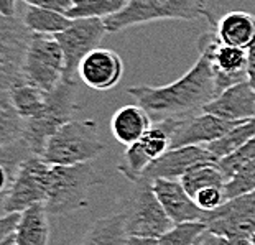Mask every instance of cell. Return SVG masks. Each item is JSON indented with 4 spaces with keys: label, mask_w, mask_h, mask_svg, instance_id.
I'll use <instances>...</instances> for the list:
<instances>
[{
    "label": "cell",
    "mask_w": 255,
    "mask_h": 245,
    "mask_svg": "<svg viewBox=\"0 0 255 245\" xmlns=\"http://www.w3.org/2000/svg\"><path fill=\"white\" fill-rule=\"evenodd\" d=\"M31 31L23 20L15 17H2L0 26V83L2 91L23 83V61L28 48Z\"/></svg>",
    "instance_id": "obj_10"
},
{
    "label": "cell",
    "mask_w": 255,
    "mask_h": 245,
    "mask_svg": "<svg viewBox=\"0 0 255 245\" xmlns=\"http://www.w3.org/2000/svg\"><path fill=\"white\" fill-rule=\"evenodd\" d=\"M132 0H76L66 17L78 18H101L106 20L122 12Z\"/></svg>",
    "instance_id": "obj_25"
},
{
    "label": "cell",
    "mask_w": 255,
    "mask_h": 245,
    "mask_svg": "<svg viewBox=\"0 0 255 245\" xmlns=\"http://www.w3.org/2000/svg\"><path fill=\"white\" fill-rule=\"evenodd\" d=\"M23 23L31 33L56 36L58 33H61V31L68 30L71 26L73 18L66 17L63 13L53 12V10L26 5L23 13Z\"/></svg>",
    "instance_id": "obj_23"
},
{
    "label": "cell",
    "mask_w": 255,
    "mask_h": 245,
    "mask_svg": "<svg viewBox=\"0 0 255 245\" xmlns=\"http://www.w3.org/2000/svg\"><path fill=\"white\" fill-rule=\"evenodd\" d=\"M254 239H255V237H254Z\"/></svg>",
    "instance_id": "obj_39"
},
{
    "label": "cell",
    "mask_w": 255,
    "mask_h": 245,
    "mask_svg": "<svg viewBox=\"0 0 255 245\" xmlns=\"http://www.w3.org/2000/svg\"><path fill=\"white\" fill-rule=\"evenodd\" d=\"M203 222L208 231L227 239L255 237V191L227 199L221 208L204 212Z\"/></svg>",
    "instance_id": "obj_11"
},
{
    "label": "cell",
    "mask_w": 255,
    "mask_h": 245,
    "mask_svg": "<svg viewBox=\"0 0 255 245\" xmlns=\"http://www.w3.org/2000/svg\"><path fill=\"white\" fill-rule=\"evenodd\" d=\"M153 191L173 224L203 222L204 211L198 208L194 199L183 188L180 179H155Z\"/></svg>",
    "instance_id": "obj_17"
},
{
    "label": "cell",
    "mask_w": 255,
    "mask_h": 245,
    "mask_svg": "<svg viewBox=\"0 0 255 245\" xmlns=\"http://www.w3.org/2000/svg\"><path fill=\"white\" fill-rule=\"evenodd\" d=\"M254 137H255V117L251 119V121L239 123L237 127L232 128L231 132L226 133L222 138L206 145V148L218 158V161H219L221 158L231 155L232 151L241 148L244 143H247V141L252 140Z\"/></svg>",
    "instance_id": "obj_26"
},
{
    "label": "cell",
    "mask_w": 255,
    "mask_h": 245,
    "mask_svg": "<svg viewBox=\"0 0 255 245\" xmlns=\"http://www.w3.org/2000/svg\"><path fill=\"white\" fill-rule=\"evenodd\" d=\"M209 18L208 0H132L122 12L106 18L109 33L156 20Z\"/></svg>",
    "instance_id": "obj_4"
},
{
    "label": "cell",
    "mask_w": 255,
    "mask_h": 245,
    "mask_svg": "<svg viewBox=\"0 0 255 245\" xmlns=\"http://www.w3.org/2000/svg\"><path fill=\"white\" fill-rule=\"evenodd\" d=\"M128 237L160 239L175 226L153 191V181L145 178L132 183V191L124 204Z\"/></svg>",
    "instance_id": "obj_5"
},
{
    "label": "cell",
    "mask_w": 255,
    "mask_h": 245,
    "mask_svg": "<svg viewBox=\"0 0 255 245\" xmlns=\"http://www.w3.org/2000/svg\"><path fill=\"white\" fill-rule=\"evenodd\" d=\"M128 239L126 214L119 211L92 222L79 245H128Z\"/></svg>",
    "instance_id": "obj_20"
},
{
    "label": "cell",
    "mask_w": 255,
    "mask_h": 245,
    "mask_svg": "<svg viewBox=\"0 0 255 245\" xmlns=\"http://www.w3.org/2000/svg\"><path fill=\"white\" fill-rule=\"evenodd\" d=\"M176 122L178 119L153 122L148 132L137 143L127 146L124 161L117 166L119 173L130 183H135L142 178L146 168L171 148L173 130L176 127Z\"/></svg>",
    "instance_id": "obj_8"
},
{
    "label": "cell",
    "mask_w": 255,
    "mask_h": 245,
    "mask_svg": "<svg viewBox=\"0 0 255 245\" xmlns=\"http://www.w3.org/2000/svg\"><path fill=\"white\" fill-rule=\"evenodd\" d=\"M15 3H17V0H0L2 17H15Z\"/></svg>",
    "instance_id": "obj_35"
},
{
    "label": "cell",
    "mask_w": 255,
    "mask_h": 245,
    "mask_svg": "<svg viewBox=\"0 0 255 245\" xmlns=\"http://www.w3.org/2000/svg\"><path fill=\"white\" fill-rule=\"evenodd\" d=\"M252 160H255V137L252 140H249L247 143H244L241 148L232 151L231 155L221 158L218 161V166L227 183L242 166H246Z\"/></svg>",
    "instance_id": "obj_28"
},
{
    "label": "cell",
    "mask_w": 255,
    "mask_h": 245,
    "mask_svg": "<svg viewBox=\"0 0 255 245\" xmlns=\"http://www.w3.org/2000/svg\"><path fill=\"white\" fill-rule=\"evenodd\" d=\"M204 222H183L175 224L158 239L160 245H196L201 234L206 231Z\"/></svg>",
    "instance_id": "obj_27"
},
{
    "label": "cell",
    "mask_w": 255,
    "mask_h": 245,
    "mask_svg": "<svg viewBox=\"0 0 255 245\" xmlns=\"http://www.w3.org/2000/svg\"><path fill=\"white\" fill-rule=\"evenodd\" d=\"M153 125L150 114L138 104H128L121 107L112 116L111 130L119 143L130 146L143 137Z\"/></svg>",
    "instance_id": "obj_18"
},
{
    "label": "cell",
    "mask_w": 255,
    "mask_h": 245,
    "mask_svg": "<svg viewBox=\"0 0 255 245\" xmlns=\"http://www.w3.org/2000/svg\"><path fill=\"white\" fill-rule=\"evenodd\" d=\"M50 170L51 165H48L41 156H31L21 163L3 191V214H12V212L21 214L31 206H45Z\"/></svg>",
    "instance_id": "obj_7"
},
{
    "label": "cell",
    "mask_w": 255,
    "mask_h": 245,
    "mask_svg": "<svg viewBox=\"0 0 255 245\" xmlns=\"http://www.w3.org/2000/svg\"><path fill=\"white\" fill-rule=\"evenodd\" d=\"M127 94L132 96L137 104L150 114L151 121L163 122L193 116L219 92L209 54L199 51V58L193 68L175 83L156 88L135 86L127 89Z\"/></svg>",
    "instance_id": "obj_1"
},
{
    "label": "cell",
    "mask_w": 255,
    "mask_h": 245,
    "mask_svg": "<svg viewBox=\"0 0 255 245\" xmlns=\"http://www.w3.org/2000/svg\"><path fill=\"white\" fill-rule=\"evenodd\" d=\"M196 245H229V239L206 229V231L201 234V237L198 239Z\"/></svg>",
    "instance_id": "obj_33"
},
{
    "label": "cell",
    "mask_w": 255,
    "mask_h": 245,
    "mask_svg": "<svg viewBox=\"0 0 255 245\" xmlns=\"http://www.w3.org/2000/svg\"><path fill=\"white\" fill-rule=\"evenodd\" d=\"M242 122H227L224 119H219L211 114H193V116L178 119L176 127L173 130L171 148L189 145L206 146L213 141L224 137L232 128L237 127Z\"/></svg>",
    "instance_id": "obj_13"
},
{
    "label": "cell",
    "mask_w": 255,
    "mask_h": 245,
    "mask_svg": "<svg viewBox=\"0 0 255 245\" xmlns=\"http://www.w3.org/2000/svg\"><path fill=\"white\" fill-rule=\"evenodd\" d=\"M26 5H33L45 10H53V12L68 15L69 10L73 8L74 0H23Z\"/></svg>",
    "instance_id": "obj_32"
},
{
    "label": "cell",
    "mask_w": 255,
    "mask_h": 245,
    "mask_svg": "<svg viewBox=\"0 0 255 245\" xmlns=\"http://www.w3.org/2000/svg\"><path fill=\"white\" fill-rule=\"evenodd\" d=\"M66 73L64 53L55 36L33 33L25 53L23 76L26 83L51 92L63 83Z\"/></svg>",
    "instance_id": "obj_6"
},
{
    "label": "cell",
    "mask_w": 255,
    "mask_h": 245,
    "mask_svg": "<svg viewBox=\"0 0 255 245\" xmlns=\"http://www.w3.org/2000/svg\"><path fill=\"white\" fill-rule=\"evenodd\" d=\"M50 214L43 204L31 206L21 212L15 245H48L50 244Z\"/></svg>",
    "instance_id": "obj_21"
},
{
    "label": "cell",
    "mask_w": 255,
    "mask_h": 245,
    "mask_svg": "<svg viewBox=\"0 0 255 245\" xmlns=\"http://www.w3.org/2000/svg\"><path fill=\"white\" fill-rule=\"evenodd\" d=\"M48 92L28 84L26 81L2 91L0 102H7L20 119H30L45 107Z\"/></svg>",
    "instance_id": "obj_22"
},
{
    "label": "cell",
    "mask_w": 255,
    "mask_h": 245,
    "mask_svg": "<svg viewBox=\"0 0 255 245\" xmlns=\"http://www.w3.org/2000/svg\"><path fill=\"white\" fill-rule=\"evenodd\" d=\"M247 53H249V58H247V81L254 86V89H255V46H252Z\"/></svg>",
    "instance_id": "obj_34"
},
{
    "label": "cell",
    "mask_w": 255,
    "mask_h": 245,
    "mask_svg": "<svg viewBox=\"0 0 255 245\" xmlns=\"http://www.w3.org/2000/svg\"><path fill=\"white\" fill-rule=\"evenodd\" d=\"M128 245H160L158 239H142V237H130Z\"/></svg>",
    "instance_id": "obj_36"
},
{
    "label": "cell",
    "mask_w": 255,
    "mask_h": 245,
    "mask_svg": "<svg viewBox=\"0 0 255 245\" xmlns=\"http://www.w3.org/2000/svg\"><path fill=\"white\" fill-rule=\"evenodd\" d=\"M198 50L209 54L211 64L216 73V84H218L219 94L229 89L231 86L247 81V50L221 43L214 28L199 38Z\"/></svg>",
    "instance_id": "obj_12"
},
{
    "label": "cell",
    "mask_w": 255,
    "mask_h": 245,
    "mask_svg": "<svg viewBox=\"0 0 255 245\" xmlns=\"http://www.w3.org/2000/svg\"><path fill=\"white\" fill-rule=\"evenodd\" d=\"M20 219V212H12V214L2 216V221H0V245H15Z\"/></svg>",
    "instance_id": "obj_31"
},
{
    "label": "cell",
    "mask_w": 255,
    "mask_h": 245,
    "mask_svg": "<svg viewBox=\"0 0 255 245\" xmlns=\"http://www.w3.org/2000/svg\"><path fill=\"white\" fill-rule=\"evenodd\" d=\"M180 183L186 193L194 199L199 191L206 188H224L226 178L221 173L218 163H203L194 166L186 175L180 178Z\"/></svg>",
    "instance_id": "obj_24"
},
{
    "label": "cell",
    "mask_w": 255,
    "mask_h": 245,
    "mask_svg": "<svg viewBox=\"0 0 255 245\" xmlns=\"http://www.w3.org/2000/svg\"><path fill=\"white\" fill-rule=\"evenodd\" d=\"M102 150L104 143L99 138L97 122L86 119L64 123L48 140L41 158L48 165L74 166L91 163Z\"/></svg>",
    "instance_id": "obj_3"
},
{
    "label": "cell",
    "mask_w": 255,
    "mask_h": 245,
    "mask_svg": "<svg viewBox=\"0 0 255 245\" xmlns=\"http://www.w3.org/2000/svg\"><path fill=\"white\" fill-rule=\"evenodd\" d=\"M255 191V160L249 161L242 166L224 186L226 199H234L237 196H244Z\"/></svg>",
    "instance_id": "obj_29"
},
{
    "label": "cell",
    "mask_w": 255,
    "mask_h": 245,
    "mask_svg": "<svg viewBox=\"0 0 255 245\" xmlns=\"http://www.w3.org/2000/svg\"><path fill=\"white\" fill-rule=\"evenodd\" d=\"M102 181L104 179L92 166V163L74 166L51 165L45 203L48 214L66 216L84 209L89 204L91 189L102 184Z\"/></svg>",
    "instance_id": "obj_2"
},
{
    "label": "cell",
    "mask_w": 255,
    "mask_h": 245,
    "mask_svg": "<svg viewBox=\"0 0 255 245\" xmlns=\"http://www.w3.org/2000/svg\"><path fill=\"white\" fill-rule=\"evenodd\" d=\"M254 239H247V237H236V239H229V245H252Z\"/></svg>",
    "instance_id": "obj_37"
},
{
    "label": "cell",
    "mask_w": 255,
    "mask_h": 245,
    "mask_svg": "<svg viewBox=\"0 0 255 245\" xmlns=\"http://www.w3.org/2000/svg\"><path fill=\"white\" fill-rule=\"evenodd\" d=\"M107 31L104 20L101 18H78L73 20L71 26L68 30L58 33L55 38L59 43L64 53V61H66V73L64 79L74 81L78 78L79 66L83 59L91 51L99 48L102 38Z\"/></svg>",
    "instance_id": "obj_9"
},
{
    "label": "cell",
    "mask_w": 255,
    "mask_h": 245,
    "mask_svg": "<svg viewBox=\"0 0 255 245\" xmlns=\"http://www.w3.org/2000/svg\"><path fill=\"white\" fill-rule=\"evenodd\" d=\"M226 201L227 199L224 194V188H206L203 191H199L196 194V198H194V203L204 212H211L221 208Z\"/></svg>",
    "instance_id": "obj_30"
},
{
    "label": "cell",
    "mask_w": 255,
    "mask_h": 245,
    "mask_svg": "<svg viewBox=\"0 0 255 245\" xmlns=\"http://www.w3.org/2000/svg\"><path fill=\"white\" fill-rule=\"evenodd\" d=\"M213 25L216 35L224 45L247 51L255 46V17L252 13L236 10L226 13L218 23Z\"/></svg>",
    "instance_id": "obj_19"
},
{
    "label": "cell",
    "mask_w": 255,
    "mask_h": 245,
    "mask_svg": "<svg viewBox=\"0 0 255 245\" xmlns=\"http://www.w3.org/2000/svg\"><path fill=\"white\" fill-rule=\"evenodd\" d=\"M203 163H218L216 158L206 146L189 145L180 148H170L163 156L155 160L143 171L142 178L155 181V179H180L194 166Z\"/></svg>",
    "instance_id": "obj_14"
},
{
    "label": "cell",
    "mask_w": 255,
    "mask_h": 245,
    "mask_svg": "<svg viewBox=\"0 0 255 245\" xmlns=\"http://www.w3.org/2000/svg\"><path fill=\"white\" fill-rule=\"evenodd\" d=\"M252 245H255V239H254V242H252Z\"/></svg>",
    "instance_id": "obj_38"
},
{
    "label": "cell",
    "mask_w": 255,
    "mask_h": 245,
    "mask_svg": "<svg viewBox=\"0 0 255 245\" xmlns=\"http://www.w3.org/2000/svg\"><path fill=\"white\" fill-rule=\"evenodd\" d=\"M124 73L122 58L107 48H97L83 59L79 66V79L94 91L116 88Z\"/></svg>",
    "instance_id": "obj_16"
},
{
    "label": "cell",
    "mask_w": 255,
    "mask_h": 245,
    "mask_svg": "<svg viewBox=\"0 0 255 245\" xmlns=\"http://www.w3.org/2000/svg\"><path fill=\"white\" fill-rule=\"evenodd\" d=\"M203 112L211 114L227 122H246L255 117V89L249 81H242L222 91L208 102Z\"/></svg>",
    "instance_id": "obj_15"
}]
</instances>
